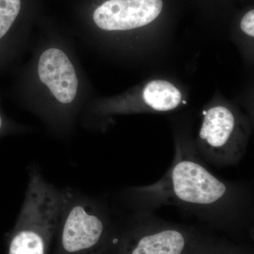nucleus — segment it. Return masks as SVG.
<instances>
[{
	"label": "nucleus",
	"instance_id": "f257e3e1",
	"mask_svg": "<svg viewBox=\"0 0 254 254\" xmlns=\"http://www.w3.org/2000/svg\"><path fill=\"white\" fill-rule=\"evenodd\" d=\"M136 213H152L164 205H175L202 220L220 225L252 221L254 187L245 182L221 180L207 168L191 143H177L171 167L150 185L126 192Z\"/></svg>",
	"mask_w": 254,
	"mask_h": 254
},
{
	"label": "nucleus",
	"instance_id": "f03ea898",
	"mask_svg": "<svg viewBox=\"0 0 254 254\" xmlns=\"http://www.w3.org/2000/svg\"><path fill=\"white\" fill-rule=\"evenodd\" d=\"M13 94L51 133L70 136L88 104V81L71 38H38L29 60L16 73Z\"/></svg>",
	"mask_w": 254,
	"mask_h": 254
},
{
	"label": "nucleus",
	"instance_id": "7ed1b4c3",
	"mask_svg": "<svg viewBox=\"0 0 254 254\" xmlns=\"http://www.w3.org/2000/svg\"><path fill=\"white\" fill-rule=\"evenodd\" d=\"M66 195V189L55 187L38 169L31 170L9 254H48Z\"/></svg>",
	"mask_w": 254,
	"mask_h": 254
},
{
	"label": "nucleus",
	"instance_id": "20e7f679",
	"mask_svg": "<svg viewBox=\"0 0 254 254\" xmlns=\"http://www.w3.org/2000/svg\"><path fill=\"white\" fill-rule=\"evenodd\" d=\"M110 216L103 202L66 189L54 254H99L109 232Z\"/></svg>",
	"mask_w": 254,
	"mask_h": 254
},
{
	"label": "nucleus",
	"instance_id": "39448f33",
	"mask_svg": "<svg viewBox=\"0 0 254 254\" xmlns=\"http://www.w3.org/2000/svg\"><path fill=\"white\" fill-rule=\"evenodd\" d=\"M195 149L205 163L217 168L235 166L247 150L249 133L243 120L222 105L203 113Z\"/></svg>",
	"mask_w": 254,
	"mask_h": 254
},
{
	"label": "nucleus",
	"instance_id": "423d86ee",
	"mask_svg": "<svg viewBox=\"0 0 254 254\" xmlns=\"http://www.w3.org/2000/svg\"><path fill=\"white\" fill-rule=\"evenodd\" d=\"M162 9V0H107L95 8L92 21L98 31H128L149 24Z\"/></svg>",
	"mask_w": 254,
	"mask_h": 254
},
{
	"label": "nucleus",
	"instance_id": "0eeeda50",
	"mask_svg": "<svg viewBox=\"0 0 254 254\" xmlns=\"http://www.w3.org/2000/svg\"><path fill=\"white\" fill-rule=\"evenodd\" d=\"M150 213H136L135 235L127 254H184L189 238L180 227L150 218Z\"/></svg>",
	"mask_w": 254,
	"mask_h": 254
},
{
	"label": "nucleus",
	"instance_id": "6e6552de",
	"mask_svg": "<svg viewBox=\"0 0 254 254\" xmlns=\"http://www.w3.org/2000/svg\"><path fill=\"white\" fill-rule=\"evenodd\" d=\"M23 0H0V76L11 69L29 46V31L20 24Z\"/></svg>",
	"mask_w": 254,
	"mask_h": 254
},
{
	"label": "nucleus",
	"instance_id": "1a4fd4ad",
	"mask_svg": "<svg viewBox=\"0 0 254 254\" xmlns=\"http://www.w3.org/2000/svg\"><path fill=\"white\" fill-rule=\"evenodd\" d=\"M143 98L145 104L151 109L168 112L179 106L182 100V93L170 82L154 80L145 86Z\"/></svg>",
	"mask_w": 254,
	"mask_h": 254
},
{
	"label": "nucleus",
	"instance_id": "9d476101",
	"mask_svg": "<svg viewBox=\"0 0 254 254\" xmlns=\"http://www.w3.org/2000/svg\"><path fill=\"white\" fill-rule=\"evenodd\" d=\"M25 130L26 128L24 127L18 125L6 118L0 107V136L8 133H18Z\"/></svg>",
	"mask_w": 254,
	"mask_h": 254
},
{
	"label": "nucleus",
	"instance_id": "9b49d317",
	"mask_svg": "<svg viewBox=\"0 0 254 254\" xmlns=\"http://www.w3.org/2000/svg\"><path fill=\"white\" fill-rule=\"evenodd\" d=\"M241 29L246 34L248 35L252 38L254 36V11H251L247 12V14L242 18L240 23Z\"/></svg>",
	"mask_w": 254,
	"mask_h": 254
}]
</instances>
